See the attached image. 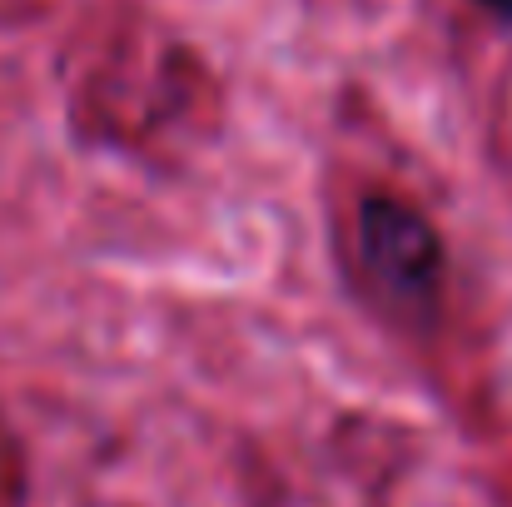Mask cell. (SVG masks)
<instances>
[{
    "label": "cell",
    "mask_w": 512,
    "mask_h": 507,
    "mask_svg": "<svg viewBox=\"0 0 512 507\" xmlns=\"http://www.w3.org/2000/svg\"><path fill=\"white\" fill-rule=\"evenodd\" d=\"M353 244L383 299L413 314L438 309L448 249L423 209H413L398 194H363L353 209Z\"/></svg>",
    "instance_id": "obj_1"
},
{
    "label": "cell",
    "mask_w": 512,
    "mask_h": 507,
    "mask_svg": "<svg viewBox=\"0 0 512 507\" xmlns=\"http://www.w3.org/2000/svg\"><path fill=\"white\" fill-rule=\"evenodd\" d=\"M478 10H488L493 20H503V25H512V0H473Z\"/></svg>",
    "instance_id": "obj_2"
}]
</instances>
